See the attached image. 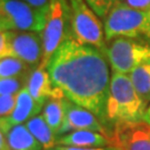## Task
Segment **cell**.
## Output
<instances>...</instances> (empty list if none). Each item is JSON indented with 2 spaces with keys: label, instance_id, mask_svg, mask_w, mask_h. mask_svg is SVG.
<instances>
[{
  "label": "cell",
  "instance_id": "cell-1",
  "mask_svg": "<svg viewBox=\"0 0 150 150\" xmlns=\"http://www.w3.org/2000/svg\"><path fill=\"white\" fill-rule=\"evenodd\" d=\"M56 89L69 101L107 120L110 72L107 57L99 49L66 39L46 66Z\"/></svg>",
  "mask_w": 150,
  "mask_h": 150
},
{
  "label": "cell",
  "instance_id": "cell-2",
  "mask_svg": "<svg viewBox=\"0 0 150 150\" xmlns=\"http://www.w3.org/2000/svg\"><path fill=\"white\" fill-rule=\"evenodd\" d=\"M106 110L108 122L113 126L144 121L147 107L138 96L128 75L112 72Z\"/></svg>",
  "mask_w": 150,
  "mask_h": 150
},
{
  "label": "cell",
  "instance_id": "cell-3",
  "mask_svg": "<svg viewBox=\"0 0 150 150\" xmlns=\"http://www.w3.org/2000/svg\"><path fill=\"white\" fill-rule=\"evenodd\" d=\"M106 41L116 38H145L150 40V13L136 10L119 2L103 19Z\"/></svg>",
  "mask_w": 150,
  "mask_h": 150
},
{
  "label": "cell",
  "instance_id": "cell-4",
  "mask_svg": "<svg viewBox=\"0 0 150 150\" xmlns=\"http://www.w3.org/2000/svg\"><path fill=\"white\" fill-rule=\"evenodd\" d=\"M40 35L42 39L43 54L39 67L46 68L60 45L66 39L72 37L68 0H50L45 28Z\"/></svg>",
  "mask_w": 150,
  "mask_h": 150
},
{
  "label": "cell",
  "instance_id": "cell-5",
  "mask_svg": "<svg viewBox=\"0 0 150 150\" xmlns=\"http://www.w3.org/2000/svg\"><path fill=\"white\" fill-rule=\"evenodd\" d=\"M72 38L82 45L92 46L106 52L107 41L103 25L86 0H68Z\"/></svg>",
  "mask_w": 150,
  "mask_h": 150
},
{
  "label": "cell",
  "instance_id": "cell-6",
  "mask_svg": "<svg viewBox=\"0 0 150 150\" xmlns=\"http://www.w3.org/2000/svg\"><path fill=\"white\" fill-rule=\"evenodd\" d=\"M105 56L112 72L129 75L140 64L150 62V45L131 38H116L107 42Z\"/></svg>",
  "mask_w": 150,
  "mask_h": 150
},
{
  "label": "cell",
  "instance_id": "cell-7",
  "mask_svg": "<svg viewBox=\"0 0 150 150\" xmlns=\"http://www.w3.org/2000/svg\"><path fill=\"white\" fill-rule=\"evenodd\" d=\"M47 12L22 0H0V26L7 31L20 30L41 33Z\"/></svg>",
  "mask_w": 150,
  "mask_h": 150
},
{
  "label": "cell",
  "instance_id": "cell-8",
  "mask_svg": "<svg viewBox=\"0 0 150 150\" xmlns=\"http://www.w3.org/2000/svg\"><path fill=\"white\" fill-rule=\"evenodd\" d=\"M8 35V54L25 61L32 69L38 68L42 60V39L39 32L33 31H7Z\"/></svg>",
  "mask_w": 150,
  "mask_h": 150
},
{
  "label": "cell",
  "instance_id": "cell-9",
  "mask_svg": "<svg viewBox=\"0 0 150 150\" xmlns=\"http://www.w3.org/2000/svg\"><path fill=\"white\" fill-rule=\"evenodd\" d=\"M110 140L121 150H150V126L145 121L119 123L113 126Z\"/></svg>",
  "mask_w": 150,
  "mask_h": 150
},
{
  "label": "cell",
  "instance_id": "cell-10",
  "mask_svg": "<svg viewBox=\"0 0 150 150\" xmlns=\"http://www.w3.org/2000/svg\"><path fill=\"white\" fill-rule=\"evenodd\" d=\"M64 121H62L59 132L57 134V138L62 134H66L71 131H77V130H91V131H97V132H100L109 137L106 127L97 118L96 115H93L91 111L76 105L74 102L69 101L66 98L64 99Z\"/></svg>",
  "mask_w": 150,
  "mask_h": 150
},
{
  "label": "cell",
  "instance_id": "cell-11",
  "mask_svg": "<svg viewBox=\"0 0 150 150\" xmlns=\"http://www.w3.org/2000/svg\"><path fill=\"white\" fill-rule=\"evenodd\" d=\"M42 109L43 105L37 102L30 96L27 87L22 88L18 92L16 107L12 110V112L0 118V131L6 134L13 127L25 125L28 120L38 116L40 111H42Z\"/></svg>",
  "mask_w": 150,
  "mask_h": 150
},
{
  "label": "cell",
  "instance_id": "cell-12",
  "mask_svg": "<svg viewBox=\"0 0 150 150\" xmlns=\"http://www.w3.org/2000/svg\"><path fill=\"white\" fill-rule=\"evenodd\" d=\"M26 87L30 96L43 106L51 98H64L62 93L54 87L48 71L42 67H38L32 70Z\"/></svg>",
  "mask_w": 150,
  "mask_h": 150
},
{
  "label": "cell",
  "instance_id": "cell-13",
  "mask_svg": "<svg viewBox=\"0 0 150 150\" xmlns=\"http://www.w3.org/2000/svg\"><path fill=\"white\" fill-rule=\"evenodd\" d=\"M56 145L80 148H103L112 146L108 136L91 130H77L62 134L57 138Z\"/></svg>",
  "mask_w": 150,
  "mask_h": 150
},
{
  "label": "cell",
  "instance_id": "cell-14",
  "mask_svg": "<svg viewBox=\"0 0 150 150\" xmlns=\"http://www.w3.org/2000/svg\"><path fill=\"white\" fill-rule=\"evenodd\" d=\"M10 150H45L42 145L28 130L26 125H19L5 134Z\"/></svg>",
  "mask_w": 150,
  "mask_h": 150
},
{
  "label": "cell",
  "instance_id": "cell-15",
  "mask_svg": "<svg viewBox=\"0 0 150 150\" xmlns=\"http://www.w3.org/2000/svg\"><path fill=\"white\" fill-rule=\"evenodd\" d=\"M28 130L32 134V136L42 145L43 149H50L56 146L57 136L52 131V129L49 127L41 115H38L31 118L25 123Z\"/></svg>",
  "mask_w": 150,
  "mask_h": 150
},
{
  "label": "cell",
  "instance_id": "cell-16",
  "mask_svg": "<svg viewBox=\"0 0 150 150\" xmlns=\"http://www.w3.org/2000/svg\"><path fill=\"white\" fill-rule=\"evenodd\" d=\"M128 76L138 96L148 108L150 105V62L138 66Z\"/></svg>",
  "mask_w": 150,
  "mask_h": 150
},
{
  "label": "cell",
  "instance_id": "cell-17",
  "mask_svg": "<svg viewBox=\"0 0 150 150\" xmlns=\"http://www.w3.org/2000/svg\"><path fill=\"white\" fill-rule=\"evenodd\" d=\"M64 98H51L46 102L43 106L41 116L49 125V127L52 129L56 136L58 134L61 125L64 121Z\"/></svg>",
  "mask_w": 150,
  "mask_h": 150
},
{
  "label": "cell",
  "instance_id": "cell-18",
  "mask_svg": "<svg viewBox=\"0 0 150 150\" xmlns=\"http://www.w3.org/2000/svg\"><path fill=\"white\" fill-rule=\"evenodd\" d=\"M32 68L15 57L0 58V78H28Z\"/></svg>",
  "mask_w": 150,
  "mask_h": 150
},
{
  "label": "cell",
  "instance_id": "cell-19",
  "mask_svg": "<svg viewBox=\"0 0 150 150\" xmlns=\"http://www.w3.org/2000/svg\"><path fill=\"white\" fill-rule=\"evenodd\" d=\"M28 78H0V96L18 93L26 87Z\"/></svg>",
  "mask_w": 150,
  "mask_h": 150
},
{
  "label": "cell",
  "instance_id": "cell-20",
  "mask_svg": "<svg viewBox=\"0 0 150 150\" xmlns=\"http://www.w3.org/2000/svg\"><path fill=\"white\" fill-rule=\"evenodd\" d=\"M86 2L100 19H105L109 11L121 0H86Z\"/></svg>",
  "mask_w": 150,
  "mask_h": 150
},
{
  "label": "cell",
  "instance_id": "cell-21",
  "mask_svg": "<svg viewBox=\"0 0 150 150\" xmlns=\"http://www.w3.org/2000/svg\"><path fill=\"white\" fill-rule=\"evenodd\" d=\"M17 98H18V93L0 96V118L6 117L12 112V110L16 107Z\"/></svg>",
  "mask_w": 150,
  "mask_h": 150
},
{
  "label": "cell",
  "instance_id": "cell-22",
  "mask_svg": "<svg viewBox=\"0 0 150 150\" xmlns=\"http://www.w3.org/2000/svg\"><path fill=\"white\" fill-rule=\"evenodd\" d=\"M121 2L132 9L150 13V0H121Z\"/></svg>",
  "mask_w": 150,
  "mask_h": 150
},
{
  "label": "cell",
  "instance_id": "cell-23",
  "mask_svg": "<svg viewBox=\"0 0 150 150\" xmlns=\"http://www.w3.org/2000/svg\"><path fill=\"white\" fill-rule=\"evenodd\" d=\"M8 54V35L7 30L0 26V58L7 57Z\"/></svg>",
  "mask_w": 150,
  "mask_h": 150
},
{
  "label": "cell",
  "instance_id": "cell-24",
  "mask_svg": "<svg viewBox=\"0 0 150 150\" xmlns=\"http://www.w3.org/2000/svg\"><path fill=\"white\" fill-rule=\"evenodd\" d=\"M47 150H117V148L113 147V146L103 147V148H80V147H69V146L56 145L54 147Z\"/></svg>",
  "mask_w": 150,
  "mask_h": 150
},
{
  "label": "cell",
  "instance_id": "cell-25",
  "mask_svg": "<svg viewBox=\"0 0 150 150\" xmlns=\"http://www.w3.org/2000/svg\"><path fill=\"white\" fill-rule=\"evenodd\" d=\"M25 2L29 4L30 6L37 8L39 10H43V11H48L49 8V4H50V0H22Z\"/></svg>",
  "mask_w": 150,
  "mask_h": 150
},
{
  "label": "cell",
  "instance_id": "cell-26",
  "mask_svg": "<svg viewBox=\"0 0 150 150\" xmlns=\"http://www.w3.org/2000/svg\"><path fill=\"white\" fill-rule=\"evenodd\" d=\"M7 149H9V147L7 145L5 134L0 131V150H7Z\"/></svg>",
  "mask_w": 150,
  "mask_h": 150
},
{
  "label": "cell",
  "instance_id": "cell-27",
  "mask_svg": "<svg viewBox=\"0 0 150 150\" xmlns=\"http://www.w3.org/2000/svg\"><path fill=\"white\" fill-rule=\"evenodd\" d=\"M144 121L146 123H148L150 126V105L149 107L147 108V110H146V113H145V117H144Z\"/></svg>",
  "mask_w": 150,
  "mask_h": 150
},
{
  "label": "cell",
  "instance_id": "cell-28",
  "mask_svg": "<svg viewBox=\"0 0 150 150\" xmlns=\"http://www.w3.org/2000/svg\"><path fill=\"white\" fill-rule=\"evenodd\" d=\"M116 148H117V147H116ZM117 150H121V149H119V148H117Z\"/></svg>",
  "mask_w": 150,
  "mask_h": 150
},
{
  "label": "cell",
  "instance_id": "cell-29",
  "mask_svg": "<svg viewBox=\"0 0 150 150\" xmlns=\"http://www.w3.org/2000/svg\"><path fill=\"white\" fill-rule=\"evenodd\" d=\"M7 150H10V149H7Z\"/></svg>",
  "mask_w": 150,
  "mask_h": 150
}]
</instances>
